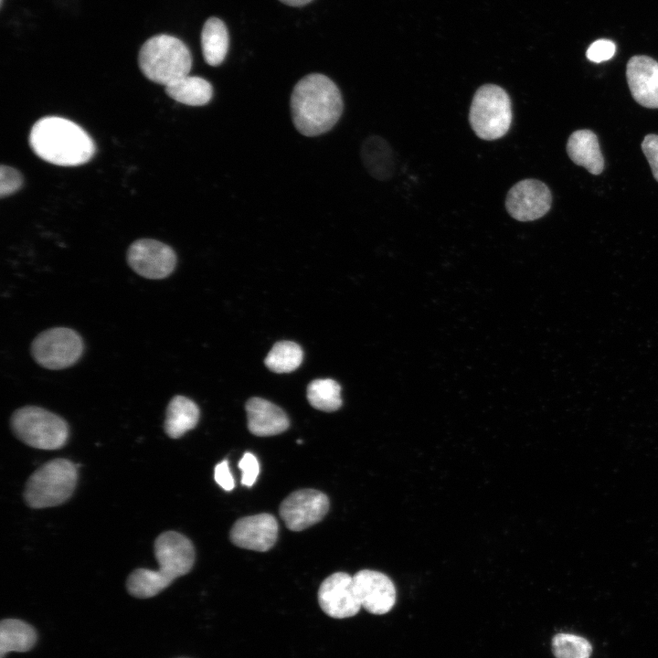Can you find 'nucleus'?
I'll list each match as a JSON object with an SVG mask.
<instances>
[{
    "instance_id": "obj_17",
    "label": "nucleus",
    "mask_w": 658,
    "mask_h": 658,
    "mask_svg": "<svg viewBox=\"0 0 658 658\" xmlns=\"http://www.w3.org/2000/svg\"><path fill=\"white\" fill-rule=\"evenodd\" d=\"M567 153L577 165L583 166L592 175H598L604 169L598 136L588 129L577 130L568 137Z\"/></svg>"
},
{
    "instance_id": "obj_29",
    "label": "nucleus",
    "mask_w": 658,
    "mask_h": 658,
    "mask_svg": "<svg viewBox=\"0 0 658 658\" xmlns=\"http://www.w3.org/2000/svg\"><path fill=\"white\" fill-rule=\"evenodd\" d=\"M641 146L650 164L653 175L658 182V135L654 133L645 135Z\"/></svg>"
},
{
    "instance_id": "obj_24",
    "label": "nucleus",
    "mask_w": 658,
    "mask_h": 658,
    "mask_svg": "<svg viewBox=\"0 0 658 658\" xmlns=\"http://www.w3.org/2000/svg\"><path fill=\"white\" fill-rule=\"evenodd\" d=\"M302 357V350L299 345L292 341H281L272 346L264 363L275 373H289L300 366Z\"/></svg>"
},
{
    "instance_id": "obj_16",
    "label": "nucleus",
    "mask_w": 658,
    "mask_h": 658,
    "mask_svg": "<svg viewBox=\"0 0 658 658\" xmlns=\"http://www.w3.org/2000/svg\"><path fill=\"white\" fill-rule=\"evenodd\" d=\"M249 430L259 437L273 436L285 431L290 425L284 411L261 398H251L246 403Z\"/></svg>"
},
{
    "instance_id": "obj_30",
    "label": "nucleus",
    "mask_w": 658,
    "mask_h": 658,
    "mask_svg": "<svg viewBox=\"0 0 658 658\" xmlns=\"http://www.w3.org/2000/svg\"><path fill=\"white\" fill-rule=\"evenodd\" d=\"M214 479L225 491H231L235 487V481L229 471L227 460H224L215 467Z\"/></svg>"
},
{
    "instance_id": "obj_23",
    "label": "nucleus",
    "mask_w": 658,
    "mask_h": 658,
    "mask_svg": "<svg viewBox=\"0 0 658 658\" xmlns=\"http://www.w3.org/2000/svg\"><path fill=\"white\" fill-rule=\"evenodd\" d=\"M340 385L330 378L313 380L307 387V399L316 409L332 412L342 406Z\"/></svg>"
},
{
    "instance_id": "obj_31",
    "label": "nucleus",
    "mask_w": 658,
    "mask_h": 658,
    "mask_svg": "<svg viewBox=\"0 0 658 658\" xmlns=\"http://www.w3.org/2000/svg\"><path fill=\"white\" fill-rule=\"evenodd\" d=\"M280 1L288 5L302 6V5H304L312 2L313 0H280Z\"/></svg>"
},
{
    "instance_id": "obj_26",
    "label": "nucleus",
    "mask_w": 658,
    "mask_h": 658,
    "mask_svg": "<svg viewBox=\"0 0 658 658\" xmlns=\"http://www.w3.org/2000/svg\"><path fill=\"white\" fill-rule=\"evenodd\" d=\"M23 184L21 174L15 168L1 165L0 167V196L5 197L16 192Z\"/></svg>"
},
{
    "instance_id": "obj_10",
    "label": "nucleus",
    "mask_w": 658,
    "mask_h": 658,
    "mask_svg": "<svg viewBox=\"0 0 658 658\" xmlns=\"http://www.w3.org/2000/svg\"><path fill=\"white\" fill-rule=\"evenodd\" d=\"M552 195L547 186L537 179H524L514 185L505 198L508 214L518 221H532L550 209Z\"/></svg>"
},
{
    "instance_id": "obj_15",
    "label": "nucleus",
    "mask_w": 658,
    "mask_h": 658,
    "mask_svg": "<svg viewBox=\"0 0 658 658\" xmlns=\"http://www.w3.org/2000/svg\"><path fill=\"white\" fill-rule=\"evenodd\" d=\"M626 78L637 103L658 109V61L646 55L631 57L627 62Z\"/></svg>"
},
{
    "instance_id": "obj_32",
    "label": "nucleus",
    "mask_w": 658,
    "mask_h": 658,
    "mask_svg": "<svg viewBox=\"0 0 658 658\" xmlns=\"http://www.w3.org/2000/svg\"><path fill=\"white\" fill-rule=\"evenodd\" d=\"M3 1H4V0H1V5H3Z\"/></svg>"
},
{
    "instance_id": "obj_14",
    "label": "nucleus",
    "mask_w": 658,
    "mask_h": 658,
    "mask_svg": "<svg viewBox=\"0 0 658 658\" xmlns=\"http://www.w3.org/2000/svg\"><path fill=\"white\" fill-rule=\"evenodd\" d=\"M278 523L270 514L239 519L230 530V540L237 547L264 552L271 549L278 536Z\"/></svg>"
},
{
    "instance_id": "obj_3",
    "label": "nucleus",
    "mask_w": 658,
    "mask_h": 658,
    "mask_svg": "<svg viewBox=\"0 0 658 658\" xmlns=\"http://www.w3.org/2000/svg\"><path fill=\"white\" fill-rule=\"evenodd\" d=\"M29 143L38 157L61 166L85 164L95 152L92 139L80 126L57 116L38 120L30 131Z\"/></svg>"
},
{
    "instance_id": "obj_28",
    "label": "nucleus",
    "mask_w": 658,
    "mask_h": 658,
    "mask_svg": "<svg viewBox=\"0 0 658 658\" xmlns=\"http://www.w3.org/2000/svg\"><path fill=\"white\" fill-rule=\"evenodd\" d=\"M239 468L241 471V483L247 487H250L256 482L259 472V462L251 452H245L239 462Z\"/></svg>"
},
{
    "instance_id": "obj_20",
    "label": "nucleus",
    "mask_w": 658,
    "mask_h": 658,
    "mask_svg": "<svg viewBox=\"0 0 658 658\" xmlns=\"http://www.w3.org/2000/svg\"><path fill=\"white\" fill-rule=\"evenodd\" d=\"M37 642L35 629L17 619H5L0 623V658L10 652L24 653L31 650Z\"/></svg>"
},
{
    "instance_id": "obj_25",
    "label": "nucleus",
    "mask_w": 658,
    "mask_h": 658,
    "mask_svg": "<svg viewBox=\"0 0 658 658\" xmlns=\"http://www.w3.org/2000/svg\"><path fill=\"white\" fill-rule=\"evenodd\" d=\"M556 658H589L592 646L584 637L571 633H557L551 641Z\"/></svg>"
},
{
    "instance_id": "obj_8",
    "label": "nucleus",
    "mask_w": 658,
    "mask_h": 658,
    "mask_svg": "<svg viewBox=\"0 0 658 658\" xmlns=\"http://www.w3.org/2000/svg\"><path fill=\"white\" fill-rule=\"evenodd\" d=\"M84 350L81 336L68 327H53L41 332L31 344V355L42 367L60 370L73 366Z\"/></svg>"
},
{
    "instance_id": "obj_27",
    "label": "nucleus",
    "mask_w": 658,
    "mask_h": 658,
    "mask_svg": "<svg viewBox=\"0 0 658 658\" xmlns=\"http://www.w3.org/2000/svg\"><path fill=\"white\" fill-rule=\"evenodd\" d=\"M616 51V45L613 41L600 38L590 44L587 49L586 56L592 62L600 63L610 59Z\"/></svg>"
},
{
    "instance_id": "obj_13",
    "label": "nucleus",
    "mask_w": 658,
    "mask_h": 658,
    "mask_svg": "<svg viewBox=\"0 0 658 658\" xmlns=\"http://www.w3.org/2000/svg\"><path fill=\"white\" fill-rule=\"evenodd\" d=\"M353 578L361 607L377 615L391 610L396 603L397 593L394 583L387 575L362 569Z\"/></svg>"
},
{
    "instance_id": "obj_6",
    "label": "nucleus",
    "mask_w": 658,
    "mask_h": 658,
    "mask_svg": "<svg viewBox=\"0 0 658 658\" xmlns=\"http://www.w3.org/2000/svg\"><path fill=\"white\" fill-rule=\"evenodd\" d=\"M513 120L512 103L500 86L484 84L474 93L469 122L474 133L483 140L493 141L504 136Z\"/></svg>"
},
{
    "instance_id": "obj_19",
    "label": "nucleus",
    "mask_w": 658,
    "mask_h": 658,
    "mask_svg": "<svg viewBox=\"0 0 658 658\" xmlns=\"http://www.w3.org/2000/svg\"><path fill=\"white\" fill-rule=\"evenodd\" d=\"M198 419L197 405L190 398L177 395L172 398L167 405L164 429L167 436L178 439L194 429Z\"/></svg>"
},
{
    "instance_id": "obj_5",
    "label": "nucleus",
    "mask_w": 658,
    "mask_h": 658,
    "mask_svg": "<svg viewBox=\"0 0 658 658\" xmlns=\"http://www.w3.org/2000/svg\"><path fill=\"white\" fill-rule=\"evenodd\" d=\"M78 470L66 459L51 460L37 469L28 478L24 498L31 508H47L65 503L73 494Z\"/></svg>"
},
{
    "instance_id": "obj_11",
    "label": "nucleus",
    "mask_w": 658,
    "mask_h": 658,
    "mask_svg": "<svg viewBox=\"0 0 658 658\" xmlns=\"http://www.w3.org/2000/svg\"><path fill=\"white\" fill-rule=\"evenodd\" d=\"M329 509L328 497L314 489L289 494L280 505V515L292 531H302L320 522Z\"/></svg>"
},
{
    "instance_id": "obj_9",
    "label": "nucleus",
    "mask_w": 658,
    "mask_h": 658,
    "mask_svg": "<svg viewBox=\"0 0 658 658\" xmlns=\"http://www.w3.org/2000/svg\"><path fill=\"white\" fill-rule=\"evenodd\" d=\"M127 262L138 275L151 280L168 277L176 265L174 249L155 239H141L132 243L126 254Z\"/></svg>"
},
{
    "instance_id": "obj_7",
    "label": "nucleus",
    "mask_w": 658,
    "mask_h": 658,
    "mask_svg": "<svg viewBox=\"0 0 658 658\" xmlns=\"http://www.w3.org/2000/svg\"><path fill=\"white\" fill-rule=\"evenodd\" d=\"M10 424L21 441L40 450L62 448L69 433L65 419L37 406H25L16 409L12 414Z\"/></svg>"
},
{
    "instance_id": "obj_18",
    "label": "nucleus",
    "mask_w": 658,
    "mask_h": 658,
    "mask_svg": "<svg viewBox=\"0 0 658 658\" xmlns=\"http://www.w3.org/2000/svg\"><path fill=\"white\" fill-rule=\"evenodd\" d=\"M362 162L376 179L387 180L395 170L394 153L388 143L379 136H370L361 147Z\"/></svg>"
},
{
    "instance_id": "obj_1",
    "label": "nucleus",
    "mask_w": 658,
    "mask_h": 658,
    "mask_svg": "<svg viewBox=\"0 0 658 658\" xmlns=\"http://www.w3.org/2000/svg\"><path fill=\"white\" fill-rule=\"evenodd\" d=\"M292 122L297 131L313 137L330 131L343 112V99L335 83L319 73L301 79L291 96Z\"/></svg>"
},
{
    "instance_id": "obj_4",
    "label": "nucleus",
    "mask_w": 658,
    "mask_h": 658,
    "mask_svg": "<svg viewBox=\"0 0 658 658\" xmlns=\"http://www.w3.org/2000/svg\"><path fill=\"white\" fill-rule=\"evenodd\" d=\"M139 67L150 80L167 86L189 74L191 52L179 38L169 35L152 37L142 46Z\"/></svg>"
},
{
    "instance_id": "obj_2",
    "label": "nucleus",
    "mask_w": 658,
    "mask_h": 658,
    "mask_svg": "<svg viewBox=\"0 0 658 658\" xmlns=\"http://www.w3.org/2000/svg\"><path fill=\"white\" fill-rule=\"evenodd\" d=\"M154 548L159 568H137L127 578V589L135 598L145 599L157 595L175 578L188 573L194 565V546L180 533H162L155 539Z\"/></svg>"
},
{
    "instance_id": "obj_21",
    "label": "nucleus",
    "mask_w": 658,
    "mask_h": 658,
    "mask_svg": "<svg viewBox=\"0 0 658 658\" xmlns=\"http://www.w3.org/2000/svg\"><path fill=\"white\" fill-rule=\"evenodd\" d=\"M165 92L180 103L202 106L211 100L213 88L207 80L188 74L165 86Z\"/></svg>"
},
{
    "instance_id": "obj_22",
    "label": "nucleus",
    "mask_w": 658,
    "mask_h": 658,
    "mask_svg": "<svg viewBox=\"0 0 658 658\" xmlns=\"http://www.w3.org/2000/svg\"><path fill=\"white\" fill-rule=\"evenodd\" d=\"M228 43V32L224 22L218 17L208 18L201 32V48L205 61L210 66L221 64L227 56Z\"/></svg>"
},
{
    "instance_id": "obj_12",
    "label": "nucleus",
    "mask_w": 658,
    "mask_h": 658,
    "mask_svg": "<svg viewBox=\"0 0 658 658\" xmlns=\"http://www.w3.org/2000/svg\"><path fill=\"white\" fill-rule=\"evenodd\" d=\"M318 602L324 613L335 619L355 616L361 604L356 593L354 578L344 572L327 577L318 590Z\"/></svg>"
}]
</instances>
